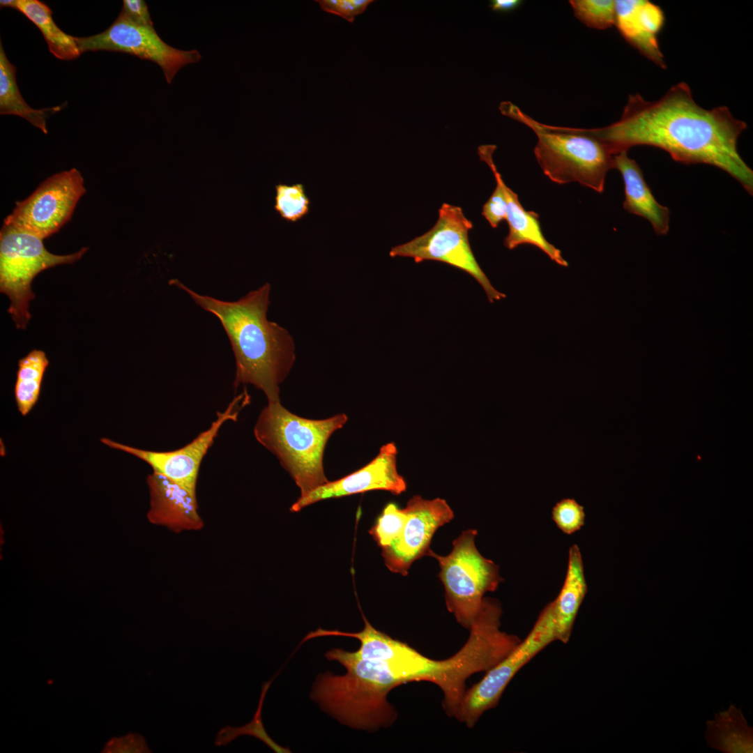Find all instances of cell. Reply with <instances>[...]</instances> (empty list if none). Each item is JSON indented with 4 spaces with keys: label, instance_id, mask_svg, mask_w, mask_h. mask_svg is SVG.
I'll return each instance as SVG.
<instances>
[{
    "label": "cell",
    "instance_id": "cell-13",
    "mask_svg": "<svg viewBox=\"0 0 753 753\" xmlns=\"http://www.w3.org/2000/svg\"><path fill=\"white\" fill-rule=\"evenodd\" d=\"M397 449L393 442L382 446L377 455L360 469L334 481L317 487L300 496L291 505V512L322 500L341 498L373 490L388 491L399 495L406 489V483L397 471Z\"/></svg>",
    "mask_w": 753,
    "mask_h": 753
},
{
    "label": "cell",
    "instance_id": "cell-1",
    "mask_svg": "<svg viewBox=\"0 0 753 753\" xmlns=\"http://www.w3.org/2000/svg\"><path fill=\"white\" fill-rule=\"evenodd\" d=\"M746 128L747 124L726 107H700L689 86L680 82L655 101L631 95L618 121L581 130L600 140L614 155L648 145L664 150L678 162L716 167L752 195L753 171L737 149L738 139Z\"/></svg>",
    "mask_w": 753,
    "mask_h": 753
},
{
    "label": "cell",
    "instance_id": "cell-15",
    "mask_svg": "<svg viewBox=\"0 0 753 753\" xmlns=\"http://www.w3.org/2000/svg\"><path fill=\"white\" fill-rule=\"evenodd\" d=\"M662 8L646 0L615 1V24L622 36L641 54L666 68L657 35L664 26Z\"/></svg>",
    "mask_w": 753,
    "mask_h": 753
},
{
    "label": "cell",
    "instance_id": "cell-30",
    "mask_svg": "<svg viewBox=\"0 0 753 753\" xmlns=\"http://www.w3.org/2000/svg\"><path fill=\"white\" fill-rule=\"evenodd\" d=\"M104 752L147 753L151 752L144 738L139 733H128L114 738L106 744Z\"/></svg>",
    "mask_w": 753,
    "mask_h": 753
},
{
    "label": "cell",
    "instance_id": "cell-8",
    "mask_svg": "<svg viewBox=\"0 0 753 753\" xmlns=\"http://www.w3.org/2000/svg\"><path fill=\"white\" fill-rule=\"evenodd\" d=\"M556 641L554 624L545 606L534 625L513 649L466 689L455 718L472 728L486 711L495 708L516 674L538 653Z\"/></svg>",
    "mask_w": 753,
    "mask_h": 753
},
{
    "label": "cell",
    "instance_id": "cell-31",
    "mask_svg": "<svg viewBox=\"0 0 753 753\" xmlns=\"http://www.w3.org/2000/svg\"><path fill=\"white\" fill-rule=\"evenodd\" d=\"M120 14L136 24L153 27L147 4L143 0H124Z\"/></svg>",
    "mask_w": 753,
    "mask_h": 753
},
{
    "label": "cell",
    "instance_id": "cell-24",
    "mask_svg": "<svg viewBox=\"0 0 753 753\" xmlns=\"http://www.w3.org/2000/svg\"><path fill=\"white\" fill-rule=\"evenodd\" d=\"M496 146L494 145H484L478 148V155L481 160L488 165L496 180V188L483 205L482 211V215L493 228H496L501 221L505 220L507 212V204L503 191L504 181L492 158Z\"/></svg>",
    "mask_w": 753,
    "mask_h": 753
},
{
    "label": "cell",
    "instance_id": "cell-17",
    "mask_svg": "<svg viewBox=\"0 0 753 753\" xmlns=\"http://www.w3.org/2000/svg\"><path fill=\"white\" fill-rule=\"evenodd\" d=\"M582 556L577 545L569 549L563 586L554 600L546 605L554 624L556 641L568 642L579 607L587 593Z\"/></svg>",
    "mask_w": 753,
    "mask_h": 753
},
{
    "label": "cell",
    "instance_id": "cell-3",
    "mask_svg": "<svg viewBox=\"0 0 753 753\" xmlns=\"http://www.w3.org/2000/svg\"><path fill=\"white\" fill-rule=\"evenodd\" d=\"M347 419L344 413L308 419L290 412L280 402L268 403L258 417L254 435L277 457L303 496L328 481L323 464L325 447Z\"/></svg>",
    "mask_w": 753,
    "mask_h": 753
},
{
    "label": "cell",
    "instance_id": "cell-29",
    "mask_svg": "<svg viewBox=\"0 0 753 753\" xmlns=\"http://www.w3.org/2000/svg\"><path fill=\"white\" fill-rule=\"evenodd\" d=\"M322 10L338 15L353 23L356 16L365 11L373 0H317Z\"/></svg>",
    "mask_w": 753,
    "mask_h": 753
},
{
    "label": "cell",
    "instance_id": "cell-22",
    "mask_svg": "<svg viewBox=\"0 0 753 753\" xmlns=\"http://www.w3.org/2000/svg\"><path fill=\"white\" fill-rule=\"evenodd\" d=\"M48 365L45 353L38 349L31 351L19 360L14 395L22 416H26L37 403Z\"/></svg>",
    "mask_w": 753,
    "mask_h": 753
},
{
    "label": "cell",
    "instance_id": "cell-27",
    "mask_svg": "<svg viewBox=\"0 0 753 753\" xmlns=\"http://www.w3.org/2000/svg\"><path fill=\"white\" fill-rule=\"evenodd\" d=\"M271 682L272 680L264 683L263 685L258 708L252 720L243 727L226 726L222 728L218 732L215 739L216 746H225L240 736L250 735L261 740L272 749L279 750L277 745L267 735L261 720V708L264 699Z\"/></svg>",
    "mask_w": 753,
    "mask_h": 753
},
{
    "label": "cell",
    "instance_id": "cell-18",
    "mask_svg": "<svg viewBox=\"0 0 753 753\" xmlns=\"http://www.w3.org/2000/svg\"><path fill=\"white\" fill-rule=\"evenodd\" d=\"M503 191L507 204L506 221L508 234L503 241L509 250L523 244L534 245L544 252L552 261L562 266H568L560 250L547 241L540 228L538 215L526 211L520 203L518 195L505 183Z\"/></svg>",
    "mask_w": 753,
    "mask_h": 753
},
{
    "label": "cell",
    "instance_id": "cell-23",
    "mask_svg": "<svg viewBox=\"0 0 753 753\" xmlns=\"http://www.w3.org/2000/svg\"><path fill=\"white\" fill-rule=\"evenodd\" d=\"M275 190L274 209L282 219L297 222L309 213L310 200L302 183L289 185L279 183Z\"/></svg>",
    "mask_w": 753,
    "mask_h": 753
},
{
    "label": "cell",
    "instance_id": "cell-21",
    "mask_svg": "<svg viewBox=\"0 0 753 753\" xmlns=\"http://www.w3.org/2000/svg\"><path fill=\"white\" fill-rule=\"evenodd\" d=\"M19 10L40 31L50 52L57 59L72 60L80 54L75 37L66 33L54 22L51 9L38 0H17Z\"/></svg>",
    "mask_w": 753,
    "mask_h": 753
},
{
    "label": "cell",
    "instance_id": "cell-33",
    "mask_svg": "<svg viewBox=\"0 0 753 753\" xmlns=\"http://www.w3.org/2000/svg\"><path fill=\"white\" fill-rule=\"evenodd\" d=\"M0 5L1 6L16 9L17 0H1Z\"/></svg>",
    "mask_w": 753,
    "mask_h": 753
},
{
    "label": "cell",
    "instance_id": "cell-19",
    "mask_svg": "<svg viewBox=\"0 0 753 753\" xmlns=\"http://www.w3.org/2000/svg\"><path fill=\"white\" fill-rule=\"evenodd\" d=\"M705 739L708 745L722 752H752L753 729L740 708L731 705L706 722Z\"/></svg>",
    "mask_w": 753,
    "mask_h": 753
},
{
    "label": "cell",
    "instance_id": "cell-28",
    "mask_svg": "<svg viewBox=\"0 0 753 753\" xmlns=\"http://www.w3.org/2000/svg\"><path fill=\"white\" fill-rule=\"evenodd\" d=\"M552 519L563 533L570 535L584 526V509L575 499L565 498L553 507Z\"/></svg>",
    "mask_w": 753,
    "mask_h": 753
},
{
    "label": "cell",
    "instance_id": "cell-20",
    "mask_svg": "<svg viewBox=\"0 0 753 753\" xmlns=\"http://www.w3.org/2000/svg\"><path fill=\"white\" fill-rule=\"evenodd\" d=\"M63 105L33 109L24 100L16 82V68L8 59L0 43V114H13L27 120L33 126L47 133L46 119L61 109Z\"/></svg>",
    "mask_w": 753,
    "mask_h": 753
},
{
    "label": "cell",
    "instance_id": "cell-4",
    "mask_svg": "<svg viewBox=\"0 0 753 753\" xmlns=\"http://www.w3.org/2000/svg\"><path fill=\"white\" fill-rule=\"evenodd\" d=\"M503 114L531 128L538 138L534 154L543 173L558 184L579 183L596 192L604 189L614 156L607 146L579 128L540 123L510 102L501 104Z\"/></svg>",
    "mask_w": 753,
    "mask_h": 753
},
{
    "label": "cell",
    "instance_id": "cell-32",
    "mask_svg": "<svg viewBox=\"0 0 753 753\" xmlns=\"http://www.w3.org/2000/svg\"><path fill=\"white\" fill-rule=\"evenodd\" d=\"M521 3L518 0H493L490 7L495 11H509L516 8Z\"/></svg>",
    "mask_w": 753,
    "mask_h": 753
},
{
    "label": "cell",
    "instance_id": "cell-16",
    "mask_svg": "<svg viewBox=\"0 0 753 753\" xmlns=\"http://www.w3.org/2000/svg\"><path fill=\"white\" fill-rule=\"evenodd\" d=\"M627 152L621 151L614 156V169L619 171L624 183L623 208L649 221L656 234H667L669 228L670 211L657 201L639 165L628 157Z\"/></svg>",
    "mask_w": 753,
    "mask_h": 753
},
{
    "label": "cell",
    "instance_id": "cell-14",
    "mask_svg": "<svg viewBox=\"0 0 753 753\" xmlns=\"http://www.w3.org/2000/svg\"><path fill=\"white\" fill-rule=\"evenodd\" d=\"M146 482L150 494L149 522L175 533L198 531L203 527L195 493L153 471L147 476Z\"/></svg>",
    "mask_w": 753,
    "mask_h": 753
},
{
    "label": "cell",
    "instance_id": "cell-5",
    "mask_svg": "<svg viewBox=\"0 0 753 753\" xmlns=\"http://www.w3.org/2000/svg\"><path fill=\"white\" fill-rule=\"evenodd\" d=\"M43 241L12 225L3 223L0 231V291L10 301L8 312L18 329H25L31 317L29 306L35 297L31 289L35 277L45 269L78 261L88 250L84 247L57 255L50 252Z\"/></svg>",
    "mask_w": 753,
    "mask_h": 753
},
{
    "label": "cell",
    "instance_id": "cell-9",
    "mask_svg": "<svg viewBox=\"0 0 753 753\" xmlns=\"http://www.w3.org/2000/svg\"><path fill=\"white\" fill-rule=\"evenodd\" d=\"M85 192L84 178L77 169L57 173L41 183L27 198L17 202L3 223L44 239L70 220Z\"/></svg>",
    "mask_w": 753,
    "mask_h": 753
},
{
    "label": "cell",
    "instance_id": "cell-12",
    "mask_svg": "<svg viewBox=\"0 0 753 753\" xmlns=\"http://www.w3.org/2000/svg\"><path fill=\"white\" fill-rule=\"evenodd\" d=\"M407 519L400 537L381 549L386 566L393 572L408 575L411 564L427 555L436 530L454 518V512L445 499L411 497L404 508Z\"/></svg>",
    "mask_w": 753,
    "mask_h": 753
},
{
    "label": "cell",
    "instance_id": "cell-6",
    "mask_svg": "<svg viewBox=\"0 0 753 753\" xmlns=\"http://www.w3.org/2000/svg\"><path fill=\"white\" fill-rule=\"evenodd\" d=\"M476 535L475 529L464 531L453 540L448 555H438L430 549L427 554L439 562V577L448 611L468 630L481 609L485 593L496 591L503 581L499 566L477 549Z\"/></svg>",
    "mask_w": 753,
    "mask_h": 753
},
{
    "label": "cell",
    "instance_id": "cell-11",
    "mask_svg": "<svg viewBox=\"0 0 753 753\" xmlns=\"http://www.w3.org/2000/svg\"><path fill=\"white\" fill-rule=\"evenodd\" d=\"M246 391L236 396L211 426L187 445L170 451H153L130 446L108 438L100 441L105 446L123 451L148 464L153 471L161 474L196 494V485L201 462L213 445L221 427L229 420L236 421L240 411L249 403Z\"/></svg>",
    "mask_w": 753,
    "mask_h": 753
},
{
    "label": "cell",
    "instance_id": "cell-26",
    "mask_svg": "<svg viewBox=\"0 0 753 753\" xmlns=\"http://www.w3.org/2000/svg\"><path fill=\"white\" fill-rule=\"evenodd\" d=\"M406 519L404 508H399L394 503H388L369 530V533L379 547L385 548L400 537Z\"/></svg>",
    "mask_w": 753,
    "mask_h": 753
},
{
    "label": "cell",
    "instance_id": "cell-7",
    "mask_svg": "<svg viewBox=\"0 0 753 753\" xmlns=\"http://www.w3.org/2000/svg\"><path fill=\"white\" fill-rule=\"evenodd\" d=\"M473 227L462 208L443 204L433 227L410 241L391 248V257H411L416 263L426 260L448 264L471 275L481 285L489 302L505 295L496 289L480 268L472 252L469 232Z\"/></svg>",
    "mask_w": 753,
    "mask_h": 753
},
{
    "label": "cell",
    "instance_id": "cell-25",
    "mask_svg": "<svg viewBox=\"0 0 753 753\" xmlns=\"http://www.w3.org/2000/svg\"><path fill=\"white\" fill-rule=\"evenodd\" d=\"M570 3L576 17L589 27L606 29L615 24V1L572 0Z\"/></svg>",
    "mask_w": 753,
    "mask_h": 753
},
{
    "label": "cell",
    "instance_id": "cell-2",
    "mask_svg": "<svg viewBox=\"0 0 753 753\" xmlns=\"http://www.w3.org/2000/svg\"><path fill=\"white\" fill-rule=\"evenodd\" d=\"M169 284L185 291L220 321L235 357L234 387L250 384L264 393L268 403L280 402V385L294 364L296 348L289 332L267 318L270 284L235 301L199 294L176 279Z\"/></svg>",
    "mask_w": 753,
    "mask_h": 753
},
{
    "label": "cell",
    "instance_id": "cell-10",
    "mask_svg": "<svg viewBox=\"0 0 753 753\" xmlns=\"http://www.w3.org/2000/svg\"><path fill=\"white\" fill-rule=\"evenodd\" d=\"M75 40L81 54L107 50L151 61L161 68L168 84L183 67L201 59L197 50L173 47L161 39L153 27L136 24L120 13L105 31L91 36L75 37Z\"/></svg>",
    "mask_w": 753,
    "mask_h": 753
}]
</instances>
